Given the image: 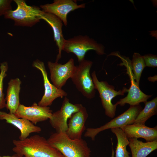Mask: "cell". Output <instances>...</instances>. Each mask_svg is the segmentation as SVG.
<instances>
[{"mask_svg":"<svg viewBox=\"0 0 157 157\" xmlns=\"http://www.w3.org/2000/svg\"><path fill=\"white\" fill-rule=\"evenodd\" d=\"M85 3L78 5L72 0H54L53 3L40 6L44 12L51 13L60 19L65 26L67 25V16L70 12L80 8H84Z\"/></svg>","mask_w":157,"mask_h":157,"instance_id":"12","label":"cell"},{"mask_svg":"<svg viewBox=\"0 0 157 157\" xmlns=\"http://www.w3.org/2000/svg\"><path fill=\"white\" fill-rule=\"evenodd\" d=\"M119 57L122 60V62L119 65H124L126 67V73L128 75L131 82V85L128 90L127 95L124 98L120 99L115 104L117 106L119 105L123 106L126 104H129L130 106L138 105L140 103H144L151 96L148 95L142 92L139 88L135 79L132 72L131 61L128 57L122 56L118 53L113 54Z\"/></svg>","mask_w":157,"mask_h":157,"instance_id":"6","label":"cell"},{"mask_svg":"<svg viewBox=\"0 0 157 157\" xmlns=\"http://www.w3.org/2000/svg\"><path fill=\"white\" fill-rule=\"evenodd\" d=\"M17 8L14 10L8 11L4 18L12 19L15 26L31 27L40 22V16L43 11L35 6H29L24 0H14Z\"/></svg>","mask_w":157,"mask_h":157,"instance_id":"4","label":"cell"},{"mask_svg":"<svg viewBox=\"0 0 157 157\" xmlns=\"http://www.w3.org/2000/svg\"><path fill=\"white\" fill-rule=\"evenodd\" d=\"M131 63L135 79L137 83L139 85L142 71L146 67L143 56L139 53H134Z\"/></svg>","mask_w":157,"mask_h":157,"instance_id":"22","label":"cell"},{"mask_svg":"<svg viewBox=\"0 0 157 157\" xmlns=\"http://www.w3.org/2000/svg\"><path fill=\"white\" fill-rule=\"evenodd\" d=\"M0 157H23L19 156L18 155H17V154H15L11 156H0Z\"/></svg>","mask_w":157,"mask_h":157,"instance_id":"26","label":"cell"},{"mask_svg":"<svg viewBox=\"0 0 157 157\" xmlns=\"http://www.w3.org/2000/svg\"><path fill=\"white\" fill-rule=\"evenodd\" d=\"M121 129L128 138H142L146 142L157 140V126L151 128L145 124L133 123L124 126Z\"/></svg>","mask_w":157,"mask_h":157,"instance_id":"17","label":"cell"},{"mask_svg":"<svg viewBox=\"0 0 157 157\" xmlns=\"http://www.w3.org/2000/svg\"><path fill=\"white\" fill-rule=\"evenodd\" d=\"M79 63L71 79L76 88L84 96L88 99H92L94 97L96 92L90 74L93 63L85 59Z\"/></svg>","mask_w":157,"mask_h":157,"instance_id":"7","label":"cell"},{"mask_svg":"<svg viewBox=\"0 0 157 157\" xmlns=\"http://www.w3.org/2000/svg\"><path fill=\"white\" fill-rule=\"evenodd\" d=\"M40 19L46 21L52 29L54 40L58 48V53L56 61V62H58L61 57L62 52L65 40L62 32L63 22L60 19L53 14L43 11L40 15Z\"/></svg>","mask_w":157,"mask_h":157,"instance_id":"16","label":"cell"},{"mask_svg":"<svg viewBox=\"0 0 157 157\" xmlns=\"http://www.w3.org/2000/svg\"><path fill=\"white\" fill-rule=\"evenodd\" d=\"M90 50H94L99 55L105 54L104 46L87 35H78L65 40L63 49L67 53L74 54L78 63L85 59L86 53Z\"/></svg>","mask_w":157,"mask_h":157,"instance_id":"3","label":"cell"},{"mask_svg":"<svg viewBox=\"0 0 157 157\" xmlns=\"http://www.w3.org/2000/svg\"><path fill=\"white\" fill-rule=\"evenodd\" d=\"M52 113L49 106H41L35 103L31 106L20 104L14 115L17 117L27 119L34 124L50 119Z\"/></svg>","mask_w":157,"mask_h":157,"instance_id":"13","label":"cell"},{"mask_svg":"<svg viewBox=\"0 0 157 157\" xmlns=\"http://www.w3.org/2000/svg\"><path fill=\"white\" fill-rule=\"evenodd\" d=\"M21 84V81L18 78L11 79L8 83L6 107L11 114H15L20 104L19 93Z\"/></svg>","mask_w":157,"mask_h":157,"instance_id":"18","label":"cell"},{"mask_svg":"<svg viewBox=\"0 0 157 157\" xmlns=\"http://www.w3.org/2000/svg\"><path fill=\"white\" fill-rule=\"evenodd\" d=\"M132 157H146L157 149V140L144 142L135 138H129Z\"/></svg>","mask_w":157,"mask_h":157,"instance_id":"19","label":"cell"},{"mask_svg":"<svg viewBox=\"0 0 157 157\" xmlns=\"http://www.w3.org/2000/svg\"><path fill=\"white\" fill-rule=\"evenodd\" d=\"M145 106L136 118L133 123L145 124L146 122L157 113V97L144 103Z\"/></svg>","mask_w":157,"mask_h":157,"instance_id":"21","label":"cell"},{"mask_svg":"<svg viewBox=\"0 0 157 157\" xmlns=\"http://www.w3.org/2000/svg\"><path fill=\"white\" fill-rule=\"evenodd\" d=\"M0 120H5L6 122L14 126L20 131L21 134L19 140H23L28 137L32 133H39L41 128L35 125L30 121L16 117L14 114L0 111Z\"/></svg>","mask_w":157,"mask_h":157,"instance_id":"14","label":"cell"},{"mask_svg":"<svg viewBox=\"0 0 157 157\" xmlns=\"http://www.w3.org/2000/svg\"><path fill=\"white\" fill-rule=\"evenodd\" d=\"M47 65L53 85L59 89H62L67 80L72 78L76 69V66L75 65L74 60L72 58L63 64L57 62L48 61Z\"/></svg>","mask_w":157,"mask_h":157,"instance_id":"10","label":"cell"},{"mask_svg":"<svg viewBox=\"0 0 157 157\" xmlns=\"http://www.w3.org/2000/svg\"><path fill=\"white\" fill-rule=\"evenodd\" d=\"M33 66L39 70L42 75L44 93L41 100L38 105L41 106H48L51 105L57 98L66 97L67 93L62 89H59L52 84L50 82L47 76L44 63L38 60L34 61Z\"/></svg>","mask_w":157,"mask_h":157,"instance_id":"11","label":"cell"},{"mask_svg":"<svg viewBox=\"0 0 157 157\" xmlns=\"http://www.w3.org/2000/svg\"><path fill=\"white\" fill-rule=\"evenodd\" d=\"M142 109L140 105L130 106L124 112L113 119L104 125L97 128H88L84 136L94 140L95 136L101 131L108 129L121 128L123 126L133 124L138 114Z\"/></svg>","mask_w":157,"mask_h":157,"instance_id":"8","label":"cell"},{"mask_svg":"<svg viewBox=\"0 0 157 157\" xmlns=\"http://www.w3.org/2000/svg\"><path fill=\"white\" fill-rule=\"evenodd\" d=\"M88 116L86 109L83 106L79 111L72 115L65 132L70 138L72 139L82 138V134L86 129L85 124Z\"/></svg>","mask_w":157,"mask_h":157,"instance_id":"15","label":"cell"},{"mask_svg":"<svg viewBox=\"0 0 157 157\" xmlns=\"http://www.w3.org/2000/svg\"><path fill=\"white\" fill-rule=\"evenodd\" d=\"M111 130L115 135L117 139L115 157H130V153L126 149L129 141L122 130L120 128H113Z\"/></svg>","mask_w":157,"mask_h":157,"instance_id":"20","label":"cell"},{"mask_svg":"<svg viewBox=\"0 0 157 157\" xmlns=\"http://www.w3.org/2000/svg\"><path fill=\"white\" fill-rule=\"evenodd\" d=\"M91 77L95 89L97 90L99 94L105 114L109 117L113 118L115 114L117 106L112 103V99L117 96L124 95L125 93L128 92V89L124 87L122 90L116 91L113 86L109 85L106 81H99L95 71L92 72Z\"/></svg>","mask_w":157,"mask_h":157,"instance_id":"5","label":"cell"},{"mask_svg":"<svg viewBox=\"0 0 157 157\" xmlns=\"http://www.w3.org/2000/svg\"><path fill=\"white\" fill-rule=\"evenodd\" d=\"M47 140L64 157H90V149L82 138L72 139L65 132H56Z\"/></svg>","mask_w":157,"mask_h":157,"instance_id":"2","label":"cell"},{"mask_svg":"<svg viewBox=\"0 0 157 157\" xmlns=\"http://www.w3.org/2000/svg\"><path fill=\"white\" fill-rule=\"evenodd\" d=\"M112 142V155L111 157H114V155H115V152L114 151V150L113 149V143Z\"/></svg>","mask_w":157,"mask_h":157,"instance_id":"27","label":"cell"},{"mask_svg":"<svg viewBox=\"0 0 157 157\" xmlns=\"http://www.w3.org/2000/svg\"><path fill=\"white\" fill-rule=\"evenodd\" d=\"M83 106L80 104H73L65 97L60 109L52 113L49 122L56 132H65L68 128L67 121L74 113L79 111Z\"/></svg>","mask_w":157,"mask_h":157,"instance_id":"9","label":"cell"},{"mask_svg":"<svg viewBox=\"0 0 157 157\" xmlns=\"http://www.w3.org/2000/svg\"><path fill=\"white\" fill-rule=\"evenodd\" d=\"M13 151L19 156L25 157H64L53 147L47 140L38 135L23 140H14Z\"/></svg>","mask_w":157,"mask_h":157,"instance_id":"1","label":"cell"},{"mask_svg":"<svg viewBox=\"0 0 157 157\" xmlns=\"http://www.w3.org/2000/svg\"><path fill=\"white\" fill-rule=\"evenodd\" d=\"M12 0H0V16L4 15L8 11L12 10Z\"/></svg>","mask_w":157,"mask_h":157,"instance_id":"25","label":"cell"},{"mask_svg":"<svg viewBox=\"0 0 157 157\" xmlns=\"http://www.w3.org/2000/svg\"><path fill=\"white\" fill-rule=\"evenodd\" d=\"M8 69V65L7 62L2 63L0 66V110L6 107V103L3 93V81L6 76V72Z\"/></svg>","mask_w":157,"mask_h":157,"instance_id":"23","label":"cell"},{"mask_svg":"<svg viewBox=\"0 0 157 157\" xmlns=\"http://www.w3.org/2000/svg\"><path fill=\"white\" fill-rule=\"evenodd\" d=\"M145 66L155 67L157 66V57L156 55L148 54L143 56Z\"/></svg>","mask_w":157,"mask_h":157,"instance_id":"24","label":"cell"}]
</instances>
